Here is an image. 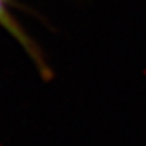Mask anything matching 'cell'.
Segmentation results:
<instances>
[{"label":"cell","mask_w":146,"mask_h":146,"mask_svg":"<svg viewBox=\"0 0 146 146\" xmlns=\"http://www.w3.org/2000/svg\"><path fill=\"white\" fill-rule=\"evenodd\" d=\"M0 26L4 27L23 46V48L30 54L31 60L37 64V67L40 68V71L44 75H48L50 72H48V70H47V65H46L44 60H43V55L40 54V51L36 47V44L31 41V38L21 29V26L19 24V21L16 20V17L11 14V11L9 9V0H0Z\"/></svg>","instance_id":"obj_1"}]
</instances>
